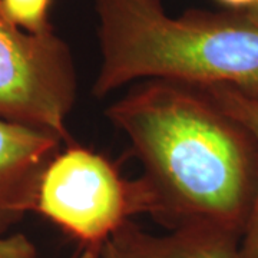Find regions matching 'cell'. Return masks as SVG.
I'll return each mask as SVG.
<instances>
[{"instance_id": "obj_1", "label": "cell", "mask_w": 258, "mask_h": 258, "mask_svg": "<svg viewBox=\"0 0 258 258\" xmlns=\"http://www.w3.org/2000/svg\"><path fill=\"white\" fill-rule=\"evenodd\" d=\"M144 166L135 214L169 230L208 222L242 232L258 188L254 139L198 86L141 81L105 111Z\"/></svg>"}, {"instance_id": "obj_2", "label": "cell", "mask_w": 258, "mask_h": 258, "mask_svg": "<svg viewBox=\"0 0 258 258\" xmlns=\"http://www.w3.org/2000/svg\"><path fill=\"white\" fill-rule=\"evenodd\" d=\"M101 66L92 92L105 98L162 79L228 86L258 98V25L238 12L191 9L171 16L162 0H93Z\"/></svg>"}, {"instance_id": "obj_3", "label": "cell", "mask_w": 258, "mask_h": 258, "mask_svg": "<svg viewBox=\"0 0 258 258\" xmlns=\"http://www.w3.org/2000/svg\"><path fill=\"white\" fill-rule=\"evenodd\" d=\"M76 99V72L68 43L53 28L32 33L0 5V119L46 129L74 145L68 118Z\"/></svg>"}, {"instance_id": "obj_4", "label": "cell", "mask_w": 258, "mask_h": 258, "mask_svg": "<svg viewBox=\"0 0 258 258\" xmlns=\"http://www.w3.org/2000/svg\"><path fill=\"white\" fill-rule=\"evenodd\" d=\"M35 211L82 247L102 248L135 215L134 184L106 158L74 144L46 166Z\"/></svg>"}, {"instance_id": "obj_5", "label": "cell", "mask_w": 258, "mask_h": 258, "mask_svg": "<svg viewBox=\"0 0 258 258\" xmlns=\"http://www.w3.org/2000/svg\"><path fill=\"white\" fill-rule=\"evenodd\" d=\"M62 142L46 129L0 119V235L35 211L42 175Z\"/></svg>"}, {"instance_id": "obj_6", "label": "cell", "mask_w": 258, "mask_h": 258, "mask_svg": "<svg viewBox=\"0 0 258 258\" xmlns=\"http://www.w3.org/2000/svg\"><path fill=\"white\" fill-rule=\"evenodd\" d=\"M240 232L198 222L152 234L126 221L101 248V258H244Z\"/></svg>"}, {"instance_id": "obj_7", "label": "cell", "mask_w": 258, "mask_h": 258, "mask_svg": "<svg viewBox=\"0 0 258 258\" xmlns=\"http://www.w3.org/2000/svg\"><path fill=\"white\" fill-rule=\"evenodd\" d=\"M203 89L222 111L244 126L258 149V98L244 95L228 86H210ZM241 252L244 258H258V188L248 221L241 237Z\"/></svg>"}, {"instance_id": "obj_8", "label": "cell", "mask_w": 258, "mask_h": 258, "mask_svg": "<svg viewBox=\"0 0 258 258\" xmlns=\"http://www.w3.org/2000/svg\"><path fill=\"white\" fill-rule=\"evenodd\" d=\"M53 0H0L5 15L20 29L32 33L52 28L49 9Z\"/></svg>"}, {"instance_id": "obj_9", "label": "cell", "mask_w": 258, "mask_h": 258, "mask_svg": "<svg viewBox=\"0 0 258 258\" xmlns=\"http://www.w3.org/2000/svg\"><path fill=\"white\" fill-rule=\"evenodd\" d=\"M0 258H37V251L23 234L0 235Z\"/></svg>"}, {"instance_id": "obj_10", "label": "cell", "mask_w": 258, "mask_h": 258, "mask_svg": "<svg viewBox=\"0 0 258 258\" xmlns=\"http://www.w3.org/2000/svg\"><path fill=\"white\" fill-rule=\"evenodd\" d=\"M217 2L232 9V12H244L258 5V0H217Z\"/></svg>"}, {"instance_id": "obj_11", "label": "cell", "mask_w": 258, "mask_h": 258, "mask_svg": "<svg viewBox=\"0 0 258 258\" xmlns=\"http://www.w3.org/2000/svg\"><path fill=\"white\" fill-rule=\"evenodd\" d=\"M72 258H101V248L82 247V249L78 254H75Z\"/></svg>"}, {"instance_id": "obj_12", "label": "cell", "mask_w": 258, "mask_h": 258, "mask_svg": "<svg viewBox=\"0 0 258 258\" xmlns=\"http://www.w3.org/2000/svg\"><path fill=\"white\" fill-rule=\"evenodd\" d=\"M238 13H241V15L247 19V20H249V22H252V23L258 25V5L257 6H254V8H251V9H248V10L238 12Z\"/></svg>"}]
</instances>
